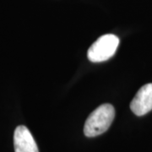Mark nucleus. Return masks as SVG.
Segmentation results:
<instances>
[{"mask_svg":"<svg viewBox=\"0 0 152 152\" xmlns=\"http://www.w3.org/2000/svg\"><path fill=\"white\" fill-rule=\"evenodd\" d=\"M115 117V109L111 104L101 105L87 118L84 134L86 137H96L105 133L110 128Z\"/></svg>","mask_w":152,"mask_h":152,"instance_id":"f257e3e1","label":"nucleus"},{"mask_svg":"<svg viewBox=\"0 0 152 152\" xmlns=\"http://www.w3.org/2000/svg\"><path fill=\"white\" fill-rule=\"evenodd\" d=\"M14 146L15 152H39L32 134L26 126H18L14 134Z\"/></svg>","mask_w":152,"mask_h":152,"instance_id":"20e7f679","label":"nucleus"},{"mask_svg":"<svg viewBox=\"0 0 152 152\" xmlns=\"http://www.w3.org/2000/svg\"><path fill=\"white\" fill-rule=\"evenodd\" d=\"M132 112L137 116H143L152 110V84H146L138 91L130 103Z\"/></svg>","mask_w":152,"mask_h":152,"instance_id":"7ed1b4c3","label":"nucleus"},{"mask_svg":"<svg viewBox=\"0 0 152 152\" xmlns=\"http://www.w3.org/2000/svg\"><path fill=\"white\" fill-rule=\"evenodd\" d=\"M119 39L113 34L102 36L88 49L87 56L92 63H100L112 58L118 47Z\"/></svg>","mask_w":152,"mask_h":152,"instance_id":"f03ea898","label":"nucleus"}]
</instances>
